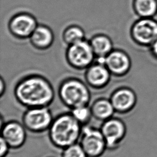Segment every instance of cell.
I'll list each match as a JSON object with an SVG mask.
<instances>
[{"instance_id": "obj_7", "label": "cell", "mask_w": 157, "mask_h": 157, "mask_svg": "<svg viewBox=\"0 0 157 157\" xmlns=\"http://www.w3.org/2000/svg\"><path fill=\"white\" fill-rule=\"evenodd\" d=\"M53 121L48 107L29 108L22 117L23 124L33 132H41L49 129Z\"/></svg>"}, {"instance_id": "obj_3", "label": "cell", "mask_w": 157, "mask_h": 157, "mask_svg": "<svg viewBox=\"0 0 157 157\" xmlns=\"http://www.w3.org/2000/svg\"><path fill=\"white\" fill-rule=\"evenodd\" d=\"M58 94L61 102L71 109L88 105L91 95L88 86L80 80L70 78L60 85Z\"/></svg>"}, {"instance_id": "obj_14", "label": "cell", "mask_w": 157, "mask_h": 157, "mask_svg": "<svg viewBox=\"0 0 157 157\" xmlns=\"http://www.w3.org/2000/svg\"><path fill=\"white\" fill-rule=\"evenodd\" d=\"M29 39L34 47L43 50L52 46L54 41V34L48 26L38 25Z\"/></svg>"}, {"instance_id": "obj_17", "label": "cell", "mask_w": 157, "mask_h": 157, "mask_svg": "<svg viewBox=\"0 0 157 157\" xmlns=\"http://www.w3.org/2000/svg\"><path fill=\"white\" fill-rule=\"evenodd\" d=\"M132 6L138 18H154L157 15V0H133Z\"/></svg>"}, {"instance_id": "obj_20", "label": "cell", "mask_w": 157, "mask_h": 157, "mask_svg": "<svg viewBox=\"0 0 157 157\" xmlns=\"http://www.w3.org/2000/svg\"><path fill=\"white\" fill-rule=\"evenodd\" d=\"M62 157H88L81 145L74 144L63 148Z\"/></svg>"}, {"instance_id": "obj_12", "label": "cell", "mask_w": 157, "mask_h": 157, "mask_svg": "<svg viewBox=\"0 0 157 157\" xmlns=\"http://www.w3.org/2000/svg\"><path fill=\"white\" fill-rule=\"evenodd\" d=\"M110 100L116 112L124 113L134 108L137 102V97L132 89L121 87L112 93Z\"/></svg>"}, {"instance_id": "obj_23", "label": "cell", "mask_w": 157, "mask_h": 157, "mask_svg": "<svg viewBox=\"0 0 157 157\" xmlns=\"http://www.w3.org/2000/svg\"><path fill=\"white\" fill-rule=\"evenodd\" d=\"M6 90V85L5 82L2 78V77H1L0 78V95L2 96L5 91Z\"/></svg>"}, {"instance_id": "obj_15", "label": "cell", "mask_w": 157, "mask_h": 157, "mask_svg": "<svg viewBox=\"0 0 157 157\" xmlns=\"http://www.w3.org/2000/svg\"><path fill=\"white\" fill-rule=\"evenodd\" d=\"M90 43L96 58H105L113 50V45L109 37L105 34H96L92 37Z\"/></svg>"}, {"instance_id": "obj_22", "label": "cell", "mask_w": 157, "mask_h": 157, "mask_svg": "<svg viewBox=\"0 0 157 157\" xmlns=\"http://www.w3.org/2000/svg\"><path fill=\"white\" fill-rule=\"evenodd\" d=\"M148 50L151 57L157 61V39L148 48Z\"/></svg>"}, {"instance_id": "obj_10", "label": "cell", "mask_w": 157, "mask_h": 157, "mask_svg": "<svg viewBox=\"0 0 157 157\" xmlns=\"http://www.w3.org/2000/svg\"><path fill=\"white\" fill-rule=\"evenodd\" d=\"M104 65L112 75L123 77L129 72L132 63L126 52L121 50H113L105 58Z\"/></svg>"}, {"instance_id": "obj_2", "label": "cell", "mask_w": 157, "mask_h": 157, "mask_svg": "<svg viewBox=\"0 0 157 157\" xmlns=\"http://www.w3.org/2000/svg\"><path fill=\"white\" fill-rule=\"evenodd\" d=\"M82 125L71 113H64L55 119L50 125L48 135L52 144L59 148H64L77 143L82 134Z\"/></svg>"}, {"instance_id": "obj_9", "label": "cell", "mask_w": 157, "mask_h": 157, "mask_svg": "<svg viewBox=\"0 0 157 157\" xmlns=\"http://www.w3.org/2000/svg\"><path fill=\"white\" fill-rule=\"evenodd\" d=\"M34 17L28 13L21 12L13 16L8 24L10 33L20 39L29 38L37 26Z\"/></svg>"}, {"instance_id": "obj_8", "label": "cell", "mask_w": 157, "mask_h": 157, "mask_svg": "<svg viewBox=\"0 0 157 157\" xmlns=\"http://www.w3.org/2000/svg\"><path fill=\"white\" fill-rule=\"evenodd\" d=\"M107 149L115 150L125 136L126 128L123 121L117 118H110L103 122L101 128Z\"/></svg>"}, {"instance_id": "obj_16", "label": "cell", "mask_w": 157, "mask_h": 157, "mask_svg": "<svg viewBox=\"0 0 157 157\" xmlns=\"http://www.w3.org/2000/svg\"><path fill=\"white\" fill-rule=\"evenodd\" d=\"M90 109L92 116L97 120L103 121L112 118L115 112L110 100L105 98L96 100Z\"/></svg>"}, {"instance_id": "obj_21", "label": "cell", "mask_w": 157, "mask_h": 157, "mask_svg": "<svg viewBox=\"0 0 157 157\" xmlns=\"http://www.w3.org/2000/svg\"><path fill=\"white\" fill-rule=\"evenodd\" d=\"M10 149V147L4 139L1 137L0 139V157H6Z\"/></svg>"}, {"instance_id": "obj_1", "label": "cell", "mask_w": 157, "mask_h": 157, "mask_svg": "<svg viewBox=\"0 0 157 157\" xmlns=\"http://www.w3.org/2000/svg\"><path fill=\"white\" fill-rule=\"evenodd\" d=\"M14 94L18 102L28 109L48 107L55 97L50 83L38 75H29L20 80L15 86Z\"/></svg>"}, {"instance_id": "obj_6", "label": "cell", "mask_w": 157, "mask_h": 157, "mask_svg": "<svg viewBox=\"0 0 157 157\" xmlns=\"http://www.w3.org/2000/svg\"><path fill=\"white\" fill-rule=\"evenodd\" d=\"M80 144L88 157H99L107 149L101 129L86 124L82 126Z\"/></svg>"}, {"instance_id": "obj_5", "label": "cell", "mask_w": 157, "mask_h": 157, "mask_svg": "<svg viewBox=\"0 0 157 157\" xmlns=\"http://www.w3.org/2000/svg\"><path fill=\"white\" fill-rule=\"evenodd\" d=\"M66 58L72 67L82 70L93 64L96 56L90 42L83 40L68 45Z\"/></svg>"}, {"instance_id": "obj_4", "label": "cell", "mask_w": 157, "mask_h": 157, "mask_svg": "<svg viewBox=\"0 0 157 157\" xmlns=\"http://www.w3.org/2000/svg\"><path fill=\"white\" fill-rule=\"evenodd\" d=\"M130 36L137 45L148 49L157 39V20L155 18H138L131 25Z\"/></svg>"}, {"instance_id": "obj_18", "label": "cell", "mask_w": 157, "mask_h": 157, "mask_svg": "<svg viewBox=\"0 0 157 157\" xmlns=\"http://www.w3.org/2000/svg\"><path fill=\"white\" fill-rule=\"evenodd\" d=\"M63 41L68 45L85 40V32L78 25H71L67 27L63 33Z\"/></svg>"}, {"instance_id": "obj_11", "label": "cell", "mask_w": 157, "mask_h": 157, "mask_svg": "<svg viewBox=\"0 0 157 157\" xmlns=\"http://www.w3.org/2000/svg\"><path fill=\"white\" fill-rule=\"evenodd\" d=\"M26 129L18 121H10L1 127V137L7 143L10 148H18L25 142Z\"/></svg>"}, {"instance_id": "obj_13", "label": "cell", "mask_w": 157, "mask_h": 157, "mask_svg": "<svg viewBox=\"0 0 157 157\" xmlns=\"http://www.w3.org/2000/svg\"><path fill=\"white\" fill-rule=\"evenodd\" d=\"M111 75L104 64L95 63L87 68L85 78L89 86L99 89L104 88L109 83Z\"/></svg>"}, {"instance_id": "obj_19", "label": "cell", "mask_w": 157, "mask_h": 157, "mask_svg": "<svg viewBox=\"0 0 157 157\" xmlns=\"http://www.w3.org/2000/svg\"><path fill=\"white\" fill-rule=\"evenodd\" d=\"M71 115L82 126L86 125L92 116L90 107L88 105L75 107L71 109Z\"/></svg>"}]
</instances>
